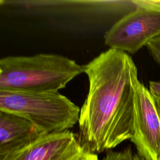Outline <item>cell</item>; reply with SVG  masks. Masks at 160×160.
Instances as JSON below:
<instances>
[{
  "label": "cell",
  "mask_w": 160,
  "mask_h": 160,
  "mask_svg": "<svg viewBox=\"0 0 160 160\" xmlns=\"http://www.w3.org/2000/svg\"><path fill=\"white\" fill-rule=\"evenodd\" d=\"M102 160H149L138 153H133L130 146L121 151H109Z\"/></svg>",
  "instance_id": "ba28073f"
},
{
  "label": "cell",
  "mask_w": 160,
  "mask_h": 160,
  "mask_svg": "<svg viewBox=\"0 0 160 160\" xmlns=\"http://www.w3.org/2000/svg\"><path fill=\"white\" fill-rule=\"evenodd\" d=\"M83 68L89 89L80 109L79 139L101 153L132 137L138 69L128 53L111 48Z\"/></svg>",
  "instance_id": "6da1fadb"
},
{
  "label": "cell",
  "mask_w": 160,
  "mask_h": 160,
  "mask_svg": "<svg viewBox=\"0 0 160 160\" xmlns=\"http://www.w3.org/2000/svg\"><path fill=\"white\" fill-rule=\"evenodd\" d=\"M146 46L151 56L160 67V36L151 40Z\"/></svg>",
  "instance_id": "9c48e42d"
},
{
  "label": "cell",
  "mask_w": 160,
  "mask_h": 160,
  "mask_svg": "<svg viewBox=\"0 0 160 160\" xmlns=\"http://www.w3.org/2000/svg\"><path fill=\"white\" fill-rule=\"evenodd\" d=\"M80 109L59 91L0 90V110L28 119L46 134L69 130L78 122Z\"/></svg>",
  "instance_id": "3957f363"
},
{
  "label": "cell",
  "mask_w": 160,
  "mask_h": 160,
  "mask_svg": "<svg viewBox=\"0 0 160 160\" xmlns=\"http://www.w3.org/2000/svg\"><path fill=\"white\" fill-rule=\"evenodd\" d=\"M45 134L28 119L0 110V156L26 147Z\"/></svg>",
  "instance_id": "52a82bcc"
},
{
  "label": "cell",
  "mask_w": 160,
  "mask_h": 160,
  "mask_svg": "<svg viewBox=\"0 0 160 160\" xmlns=\"http://www.w3.org/2000/svg\"><path fill=\"white\" fill-rule=\"evenodd\" d=\"M82 72L83 66L61 55L7 56L0 59V90L58 91Z\"/></svg>",
  "instance_id": "7a4b0ae2"
},
{
  "label": "cell",
  "mask_w": 160,
  "mask_h": 160,
  "mask_svg": "<svg viewBox=\"0 0 160 160\" xmlns=\"http://www.w3.org/2000/svg\"><path fill=\"white\" fill-rule=\"evenodd\" d=\"M159 36L160 11L137 5L105 33L104 39L109 48L133 54Z\"/></svg>",
  "instance_id": "277c9868"
},
{
  "label": "cell",
  "mask_w": 160,
  "mask_h": 160,
  "mask_svg": "<svg viewBox=\"0 0 160 160\" xmlns=\"http://www.w3.org/2000/svg\"><path fill=\"white\" fill-rule=\"evenodd\" d=\"M134 2L138 6L160 11V0H136Z\"/></svg>",
  "instance_id": "8fae6325"
},
{
  "label": "cell",
  "mask_w": 160,
  "mask_h": 160,
  "mask_svg": "<svg viewBox=\"0 0 160 160\" xmlns=\"http://www.w3.org/2000/svg\"><path fill=\"white\" fill-rule=\"evenodd\" d=\"M71 160H99L96 153L91 152L86 146L82 150Z\"/></svg>",
  "instance_id": "30bf717a"
},
{
  "label": "cell",
  "mask_w": 160,
  "mask_h": 160,
  "mask_svg": "<svg viewBox=\"0 0 160 160\" xmlns=\"http://www.w3.org/2000/svg\"><path fill=\"white\" fill-rule=\"evenodd\" d=\"M154 98L155 99L156 106H157V108H158V112H159V116H160V98H155V97H154Z\"/></svg>",
  "instance_id": "4fadbf2b"
},
{
  "label": "cell",
  "mask_w": 160,
  "mask_h": 160,
  "mask_svg": "<svg viewBox=\"0 0 160 160\" xmlns=\"http://www.w3.org/2000/svg\"><path fill=\"white\" fill-rule=\"evenodd\" d=\"M79 137L69 130L46 134L0 160H71L84 148Z\"/></svg>",
  "instance_id": "8992f818"
},
{
  "label": "cell",
  "mask_w": 160,
  "mask_h": 160,
  "mask_svg": "<svg viewBox=\"0 0 160 160\" xmlns=\"http://www.w3.org/2000/svg\"><path fill=\"white\" fill-rule=\"evenodd\" d=\"M149 90L155 98H160V81H149Z\"/></svg>",
  "instance_id": "7c38bea8"
},
{
  "label": "cell",
  "mask_w": 160,
  "mask_h": 160,
  "mask_svg": "<svg viewBox=\"0 0 160 160\" xmlns=\"http://www.w3.org/2000/svg\"><path fill=\"white\" fill-rule=\"evenodd\" d=\"M130 140L141 156L149 160L160 158V116L153 96L139 80L135 86Z\"/></svg>",
  "instance_id": "5b68a950"
},
{
  "label": "cell",
  "mask_w": 160,
  "mask_h": 160,
  "mask_svg": "<svg viewBox=\"0 0 160 160\" xmlns=\"http://www.w3.org/2000/svg\"><path fill=\"white\" fill-rule=\"evenodd\" d=\"M159 160H160V158H159Z\"/></svg>",
  "instance_id": "5bb4252c"
}]
</instances>
